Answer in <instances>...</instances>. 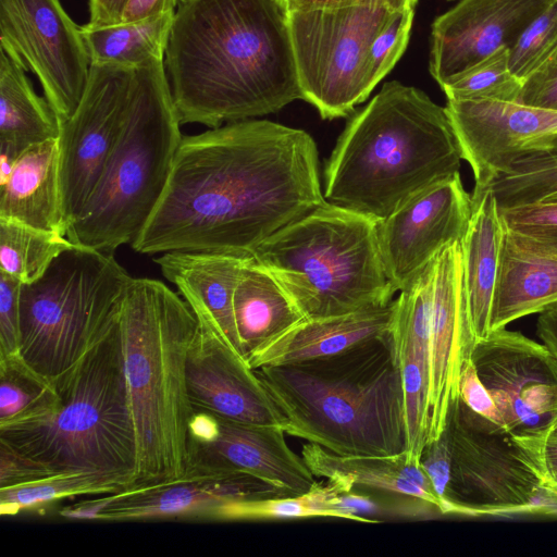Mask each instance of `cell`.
Instances as JSON below:
<instances>
[{"label": "cell", "instance_id": "obj_43", "mask_svg": "<svg viewBox=\"0 0 557 557\" xmlns=\"http://www.w3.org/2000/svg\"><path fill=\"white\" fill-rule=\"evenodd\" d=\"M458 389L460 399L470 409L502 426V418L498 409L490 392L479 377L471 357L462 364Z\"/></svg>", "mask_w": 557, "mask_h": 557}, {"label": "cell", "instance_id": "obj_41", "mask_svg": "<svg viewBox=\"0 0 557 557\" xmlns=\"http://www.w3.org/2000/svg\"><path fill=\"white\" fill-rule=\"evenodd\" d=\"M517 102L557 111V49L522 81Z\"/></svg>", "mask_w": 557, "mask_h": 557}, {"label": "cell", "instance_id": "obj_15", "mask_svg": "<svg viewBox=\"0 0 557 557\" xmlns=\"http://www.w3.org/2000/svg\"><path fill=\"white\" fill-rule=\"evenodd\" d=\"M447 115L474 186L557 152V111L519 102L447 100Z\"/></svg>", "mask_w": 557, "mask_h": 557}, {"label": "cell", "instance_id": "obj_53", "mask_svg": "<svg viewBox=\"0 0 557 557\" xmlns=\"http://www.w3.org/2000/svg\"><path fill=\"white\" fill-rule=\"evenodd\" d=\"M541 202H545V203H550V202H557V194L555 195H552L547 198H545L543 201Z\"/></svg>", "mask_w": 557, "mask_h": 557}, {"label": "cell", "instance_id": "obj_37", "mask_svg": "<svg viewBox=\"0 0 557 557\" xmlns=\"http://www.w3.org/2000/svg\"><path fill=\"white\" fill-rule=\"evenodd\" d=\"M488 186L499 210L539 203L557 194V152L519 163Z\"/></svg>", "mask_w": 557, "mask_h": 557}, {"label": "cell", "instance_id": "obj_27", "mask_svg": "<svg viewBox=\"0 0 557 557\" xmlns=\"http://www.w3.org/2000/svg\"><path fill=\"white\" fill-rule=\"evenodd\" d=\"M504 233L505 226L493 190L488 185L474 186L471 214L460 243L465 284L476 341L491 332V311Z\"/></svg>", "mask_w": 557, "mask_h": 557}, {"label": "cell", "instance_id": "obj_44", "mask_svg": "<svg viewBox=\"0 0 557 557\" xmlns=\"http://www.w3.org/2000/svg\"><path fill=\"white\" fill-rule=\"evenodd\" d=\"M420 465L430 479L443 508L450 471L449 449L443 432L437 438L426 443L421 454Z\"/></svg>", "mask_w": 557, "mask_h": 557}, {"label": "cell", "instance_id": "obj_49", "mask_svg": "<svg viewBox=\"0 0 557 557\" xmlns=\"http://www.w3.org/2000/svg\"><path fill=\"white\" fill-rule=\"evenodd\" d=\"M113 495L108 494L96 499L84 500L76 506L65 507L59 511V515L67 519L100 520L103 511L112 503Z\"/></svg>", "mask_w": 557, "mask_h": 557}, {"label": "cell", "instance_id": "obj_30", "mask_svg": "<svg viewBox=\"0 0 557 557\" xmlns=\"http://www.w3.org/2000/svg\"><path fill=\"white\" fill-rule=\"evenodd\" d=\"M174 12L109 26H81L91 64L137 67L164 60Z\"/></svg>", "mask_w": 557, "mask_h": 557}, {"label": "cell", "instance_id": "obj_50", "mask_svg": "<svg viewBox=\"0 0 557 557\" xmlns=\"http://www.w3.org/2000/svg\"><path fill=\"white\" fill-rule=\"evenodd\" d=\"M536 333L542 343L557 358V304L540 312Z\"/></svg>", "mask_w": 557, "mask_h": 557}, {"label": "cell", "instance_id": "obj_19", "mask_svg": "<svg viewBox=\"0 0 557 557\" xmlns=\"http://www.w3.org/2000/svg\"><path fill=\"white\" fill-rule=\"evenodd\" d=\"M218 421L212 440L187 441L186 473L245 472L290 496L307 493L319 483L302 457L289 448L281 426L242 423L219 416Z\"/></svg>", "mask_w": 557, "mask_h": 557}, {"label": "cell", "instance_id": "obj_39", "mask_svg": "<svg viewBox=\"0 0 557 557\" xmlns=\"http://www.w3.org/2000/svg\"><path fill=\"white\" fill-rule=\"evenodd\" d=\"M504 225L531 248L557 256V202L499 210Z\"/></svg>", "mask_w": 557, "mask_h": 557}, {"label": "cell", "instance_id": "obj_35", "mask_svg": "<svg viewBox=\"0 0 557 557\" xmlns=\"http://www.w3.org/2000/svg\"><path fill=\"white\" fill-rule=\"evenodd\" d=\"M447 100L517 102L522 81L509 67V49L503 48L443 86Z\"/></svg>", "mask_w": 557, "mask_h": 557}, {"label": "cell", "instance_id": "obj_14", "mask_svg": "<svg viewBox=\"0 0 557 557\" xmlns=\"http://www.w3.org/2000/svg\"><path fill=\"white\" fill-rule=\"evenodd\" d=\"M470 357L511 436L541 435L557 418V358L544 344L505 327Z\"/></svg>", "mask_w": 557, "mask_h": 557}, {"label": "cell", "instance_id": "obj_33", "mask_svg": "<svg viewBox=\"0 0 557 557\" xmlns=\"http://www.w3.org/2000/svg\"><path fill=\"white\" fill-rule=\"evenodd\" d=\"M132 486L128 480L109 473H55L37 482L0 490V513L15 515L65 497L116 494Z\"/></svg>", "mask_w": 557, "mask_h": 557}, {"label": "cell", "instance_id": "obj_46", "mask_svg": "<svg viewBox=\"0 0 557 557\" xmlns=\"http://www.w3.org/2000/svg\"><path fill=\"white\" fill-rule=\"evenodd\" d=\"M284 12L296 10L376 7L391 10L414 9L418 0H277Z\"/></svg>", "mask_w": 557, "mask_h": 557}, {"label": "cell", "instance_id": "obj_20", "mask_svg": "<svg viewBox=\"0 0 557 557\" xmlns=\"http://www.w3.org/2000/svg\"><path fill=\"white\" fill-rule=\"evenodd\" d=\"M186 382L193 410L242 423L284 425V418L247 360L207 326H198L190 345Z\"/></svg>", "mask_w": 557, "mask_h": 557}, {"label": "cell", "instance_id": "obj_21", "mask_svg": "<svg viewBox=\"0 0 557 557\" xmlns=\"http://www.w3.org/2000/svg\"><path fill=\"white\" fill-rule=\"evenodd\" d=\"M282 496L290 495L245 472L222 475L186 473L176 480L134 485L114 494L100 520H212L223 505Z\"/></svg>", "mask_w": 557, "mask_h": 557}, {"label": "cell", "instance_id": "obj_28", "mask_svg": "<svg viewBox=\"0 0 557 557\" xmlns=\"http://www.w3.org/2000/svg\"><path fill=\"white\" fill-rule=\"evenodd\" d=\"M27 70L0 48V152L12 160L29 146L58 138L61 121L36 94Z\"/></svg>", "mask_w": 557, "mask_h": 557}, {"label": "cell", "instance_id": "obj_34", "mask_svg": "<svg viewBox=\"0 0 557 557\" xmlns=\"http://www.w3.org/2000/svg\"><path fill=\"white\" fill-rule=\"evenodd\" d=\"M71 244L61 234L0 219V272L22 284L33 283Z\"/></svg>", "mask_w": 557, "mask_h": 557}, {"label": "cell", "instance_id": "obj_6", "mask_svg": "<svg viewBox=\"0 0 557 557\" xmlns=\"http://www.w3.org/2000/svg\"><path fill=\"white\" fill-rule=\"evenodd\" d=\"M58 409L0 428V441L54 473L100 472L136 482L137 442L117 321L54 383Z\"/></svg>", "mask_w": 557, "mask_h": 557}, {"label": "cell", "instance_id": "obj_54", "mask_svg": "<svg viewBox=\"0 0 557 557\" xmlns=\"http://www.w3.org/2000/svg\"><path fill=\"white\" fill-rule=\"evenodd\" d=\"M449 1H453V0H449Z\"/></svg>", "mask_w": 557, "mask_h": 557}, {"label": "cell", "instance_id": "obj_52", "mask_svg": "<svg viewBox=\"0 0 557 557\" xmlns=\"http://www.w3.org/2000/svg\"><path fill=\"white\" fill-rule=\"evenodd\" d=\"M540 436L557 440V418L550 423V425Z\"/></svg>", "mask_w": 557, "mask_h": 557}, {"label": "cell", "instance_id": "obj_26", "mask_svg": "<svg viewBox=\"0 0 557 557\" xmlns=\"http://www.w3.org/2000/svg\"><path fill=\"white\" fill-rule=\"evenodd\" d=\"M301 457L315 478L338 483L346 492L355 486L418 498L442 513V504L420 460L408 451L391 456H346L318 444L302 446Z\"/></svg>", "mask_w": 557, "mask_h": 557}, {"label": "cell", "instance_id": "obj_45", "mask_svg": "<svg viewBox=\"0 0 557 557\" xmlns=\"http://www.w3.org/2000/svg\"><path fill=\"white\" fill-rule=\"evenodd\" d=\"M540 480L557 475V440L545 436H512Z\"/></svg>", "mask_w": 557, "mask_h": 557}, {"label": "cell", "instance_id": "obj_24", "mask_svg": "<svg viewBox=\"0 0 557 557\" xmlns=\"http://www.w3.org/2000/svg\"><path fill=\"white\" fill-rule=\"evenodd\" d=\"M0 219L66 236L58 138L26 148L0 185Z\"/></svg>", "mask_w": 557, "mask_h": 557}, {"label": "cell", "instance_id": "obj_38", "mask_svg": "<svg viewBox=\"0 0 557 557\" xmlns=\"http://www.w3.org/2000/svg\"><path fill=\"white\" fill-rule=\"evenodd\" d=\"M557 49V0L543 10L509 49L510 71L521 81Z\"/></svg>", "mask_w": 557, "mask_h": 557}, {"label": "cell", "instance_id": "obj_40", "mask_svg": "<svg viewBox=\"0 0 557 557\" xmlns=\"http://www.w3.org/2000/svg\"><path fill=\"white\" fill-rule=\"evenodd\" d=\"M22 283L0 272V357L20 356V293Z\"/></svg>", "mask_w": 557, "mask_h": 557}, {"label": "cell", "instance_id": "obj_47", "mask_svg": "<svg viewBox=\"0 0 557 557\" xmlns=\"http://www.w3.org/2000/svg\"><path fill=\"white\" fill-rule=\"evenodd\" d=\"M180 0H127L121 23H131L175 11Z\"/></svg>", "mask_w": 557, "mask_h": 557}, {"label": "cell", "instance_id": "obj_13", "mask_svg": "<svg viewBox=\"0 0 557 557\" xmlns=\"http://www.w3.org/2000/svg\"><path fill=\"white\" fill-rule=\"evenodd\" d=\"M135 67L91 64L74 113L61 122L60 186L66 233L94 193L122 129Z\"/></svg>", "mask_w": 557, "mask_h": 557}, {"label": "cell", "instance_id": "obj_23", "mask_svg": "<svg viewBox=\"0 0 557 557\" xmlns=\"http://www.w3.org/2000/svg\"><path fill=\"white\" fill-rule=\"evenodd\" d=\"M395 306L393 299L344 315L304 319L249 354L246 360L256 370L335 355L370 337L391 333Z\"/></svg>", "mask_w": 557, "mask_h": 557}, {"label": "cell", "instance_id": "obj_7", "mask_svg": "<svg viewBox=\"0 0 557 557\" xmlns=\"http://www.w3.org/2000/svg\"><path fill=\"white\" fill-rule=\"evenodd\" d=\"M181 124L164 60L135 67L122 129L71 243L113 251L135 242L165 189Z\"/></svg>", "mask_w": 557, "mask_h": 557}, {"label": "cell", "instance_id": "obj_51", "mask_svg": "<svg viewBox=\"0 0 557 557\" xmlns=\"http://www.w3.org/2000/svg\"><path fill=\"white\" fill-rule=\"evenodd\" d=\"M544 492L557 504V475L541 481Z\"/></svg>", "mask_w": 557, "mask_h": 557}, {"label": "cell", "instance_id": "obj_11", "mask_svg": "<svg viewBox=\"0 0 557 557\" xmlns=\"http://www.w3.org/2000/svg\"><path fill=\"white\" fill-rule=\"evenodd\" d=\"M450 471L442 515L469 517L557 513L541 480L506 430L458 396L445 428Z\"/></svg>", "mask_w": 557, "mask_h": 557}, {"label": "cell", "instance_id": "obj_12", "mask_svg": "<svg viewBox=\"0 0 557 557\" xmlns=\"http://www.w3.org/2000/svg\"><path fill=\"white\" fill-rule=\"evenodd\" d=\"M0 48L37 76L61 122L74 113L91 62L60 0H0Z\"/></svg>", "mask_w": 557, "mask_h": 557}, {"label": "cell", "instance_id": "obj_8", "mask_svg": "<svg viewBox=\"0 0 557 557\" xmlns=\"http://www.w3.org/2000/svg\"><path fill=\"white\" fill-rule=\"evenodd\" d=\"M253 259L281 284L305 319L386 305L377 222L324 201L264 240Z\"/></svg>", "mask_w": 557, "mask_h": 557}, {"label": "cell", "instance_id": "obj_42", "mask_svg": "<svg viewBox=\"0 0 557 557\" xmlns=\"http://www.w3.org/2000/svg\"><path fill=\"white\" fill-rule=\"evenodd\" d=\"M53 474L46 466L0 441V490L37 482Z\"/></svg>", "mask_w": 557, "mask_h": 557}, {"label": "cell", "instance_id": "obj_22", "mask_svg": "<svg viewBox=\"0 0 557 557\" xmlns=\"http://www.w3.org/2000/svg\"><path fill=\"white\" fill-rule=\"evenodd\" d=\"M247 259L218 252L183 250L163 252L154 259L163 276L176 286L188 304L199 325L214 331L244 358L233 298Z\"/></svg>", "mask_w": 557, "mask_h": 557}, {"label": "cell", "instance_id": "obj_25", "mask_svg": "<svg viewBox=\"0 0 557 557\" xmlns=\"http://www.w3.org/2000/svg\"><path fill=\"white\" fill-rule=\"evenodd\" d=\"M555 304L557 256L531 248L505 226L490 331L505 329Z\"/></svg>", "mask_w": 557, "mask_h": 557}, {"label": "cell", "instance_id": "obj_9", "mask_svg": "<svg viewBox=\"0 0 557 557\" xmlns=\"http://www.w3.org/2000/svg\"><path fill=\"white\" fill-rule=\"evenodd\" d=\"M113 251L71 244L20 293V356L53 384L112 329L132 276Z\"/></svg>", "mask_w": 557, "mask_h": 557}, {"label": "cell", "instance_id": "obj_4", "mask_svg": "<svg viewBox=\"0 0 557 557\" xmlns=\"http://www.w3.org/2000/svg\"><path fill=\"white\" fill-rule=\"evenodd\" d=\"M461 151L445 107L398 81L385 83L347 123L324 171L326 201L385 220L456 173Z\"/></svg>", "mask_w": 557, "mask_h": 557}, {"label": "cell", "instance_id": "obj_16", "mask_svg": "<svg viewBox=\"0 0 557 557\" xmlns=\"http://www.w3.org/2000/svg\"><path fill=\"white\" fill-rule=\"evenodd\" d=\"M471 214V195L456 173L422 190L377 222L383 265L399 292L445 246L461 240Z\"/></svg>", "mask_w": 557, "mask_h": 557}, {"label": "cell", "instance_id": "obj_36", "mask_svg": "<svg viewBox=\"0 0 557 557\" xmlns=\"http://www.w3.org/2000/svg\"><path fill=\"white\" fill-rule=\"evenodd\" d=\"M394 349L403 380L407 451L420 460L430 429L429 364L406 346L394 345Z\"/></svg>", "mask_w": 557, "mask_h": 557}, {"label": "cell", "instance_id": "obj_5", "mask_svg": "<svg viewBox=\"0 0 557 557\" xmlns=\"http://www.w3.org/2000/svg\"><path fill=\"white\" fill-rule=\"evenodd\" d=\"M117 326L137 442L134 485L182 478L187 468V426L193 413L186 362L199 326L197 318L161 281L133 277Z\"/></svg>", "mask_w": 557, "mask_h": 557}, {"label": "cell", "instance_id": "obj_17", "mask_svg": "<svg viewBox=\"0 0 557 557\" xmlns=\"http://www.w3.org/2000/svg\"><path fill=\"white\" fill-rule=\"evenodd\" d=\"M475 342L461 243L457 240L433 258L428 443L437 438L445 428L449 406L459 396L462 364L470 358Z\"/></svg>", "mask_w": 557, "mask_h": 557}, {"label": "cell", "instance_id": "obj_18", "mask_svg": "<svg viewBox=\"0 0 557 557\" xmlns=\"http://www.w3.org/2000/svg\"><path fill=\"white\" fill-rule=\"evenodd\" d=\"M553 0H459L432 24L430 73L443 86L494 52L510 49Z\"/></svg>", "mask_w": 557, "mask_h": 557}, {"label": "cell", "instance_id": "obj_48", "mask_svg": "<svg viewBox=\"0 0 557 557\" xmlns=\"http://www.w3.org/2000/svg\"><path fill=\"white\" fill-rule=\"evenodd\" d=\"M127 0H89L90 26H109L121 23Z\"/></svg>", "mask_w": 557, "mask_h": 557}, {"label": "cell", "instance_id": "obj_2", "mask_svg": "<svg viewBox=\"0 0 557 557\" xmlns=\"http://www.w3.org/2000/svg\"><path fill=\"white\" fill-rule=\"evenodd\" d=\"M164 69L182 124L214 128L301 99L277 0H180Z\"/></svg>", "mask_w": 557, "mask_h": 557}, {"label": "cell", "instance_id": "obj_1", "mask_svg": "<svg viewBox=\"0 0 557 557\" xmlns=\"http://www.w3.org/2000/svg\"><path fill=\"white\" fill-rule=\"evenodd\" d=\"M324 201L310 134L268 120L231 122L183 136L165 189L131 246L253 258Z\"/></svg>", "mask_w": 557, "mask_h": 557}, {"label": "cell", "instance_id": "obj_31", "mask_svg": "<svg viewBox=\"0 0 557 557\" xmlns=\"http://www.w3.org/2000/svg\"><path fill=\"white\" fill-rule=\"evenodd\" d=\"M60 403L55 385L21 356L0 357V428L42 419Z\"/></svg>", "mask_w": 557, "mask_h": 557}, {"label": "cell", "instance_id": "obj_29", "mask_svg": "<svg viewBox=\"0 0 557 557\" xmlns=\"http://www.w3.org/2000/svg\"><path fill=\"white\" fill-rule=\"evenodd\" d=\"M233 306L246 359L305 319L276 278L253 258L244 263Z\"/></svg>", "mask_w": 557, "mask_h": 557}, {"label": "cell", "instance_id": "obj_3", "mask_svg": "<svg viewBox=\"0 0 557 557\" xmlns=\"http://www.w3.org/2000/svg\"><path fill=\"white\" fill-rule=\"evenodd\" d=\"M286 434L346 456L407 451L400 367L391 333L329 357L255 370Z\"/></svg>", "mask_w": 557, "mask_h": 557}, {"label": "cell", "instance_id": "obj_32", "mask_svg": "<svg viewBox=\"0 0 557 557\" xmlns=\"http://www.w3.org/2000/svg\"><path fill=\"white\" fill-rule=\"evenodd\" d=\"M345 490L336 482H319L312 490L296 496L233 502L220 507L212 520H271L295 518H339L358 522L376 521L337 509L334 498Z\"/></svg>", "mask_w": 557, "mask_h": 557}, {"label": "cell", "instance_id": "obj_10", "mask_svg": "<svg viewBox=\"0 0 557 557\" xmlns=\"http://www.w3.org/2000/svg\"><path fill=\"white\" fill-rule=\"evenodd\" d=\"M397 11L359 5L285 12L301 99L322 119L349 115L384 78L374 42Z\"/></svg>", "mask_w": 557, "mask_h": 557}]
</instances>
